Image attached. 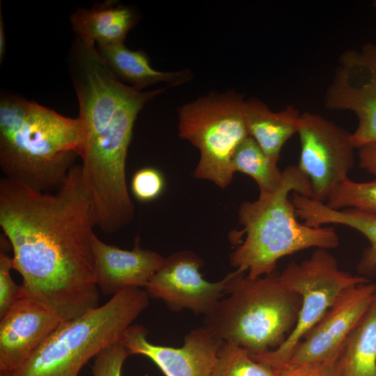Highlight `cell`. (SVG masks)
Wrapping results in <instances>:
<instances>
[{
  "label": "cell",
  "mask_w": 376,
  "mask_h": 376,
  "mask_svg": "<svg viewBox=\"0 0 376 376\" xmlns=\"http://www.w3.org/2000/svg\"><path fill=\"white\" fill-rule=\"evenodd\" d=\"M243 95L210 93L178 109L179 135L200 151L196 178L224 189L233 181L231 159L237 146L249 136Z\"/></svg>",
  "instance_id": "8992f818"
},
{
  "label": "cell",
  "mask_w": 376,
  "mask_h": 376,
  "mask_svg": "<svg viewBox=\"0 0 376 376\" xmlns=\"http://www.w3.org/2000/svg\"><path fill=\"white\" fill-rule=\"evenodd\" d=\"M84 146L81 120L10 93L0 98V168L5 178L33 189L60 185Z\"/></svg>",
  "instance_id": "7a4b0ae2"
},
{
  "label": "cell",
  "mask_w": 376,
  "mask_h": 376,
  "mask_svg": "<svg viewBox=\"0 0 376 376\" xmlns=\"http://www.w3.org/2000/svg\"><path fill=\"white\" fill-rule=\"evenodd\" d=\"M358 158L359 166L376 177V142L359 148Z\"/></svg>",
  "instance_id": "4316f807"
},
{
  "label": "cell",
  "mask_w": 376,
  "mask_h": 376,
  "mask_svg": "<svg viewBox=\"0 0 376 376\" xmlns=\"http://www.w3.org/2000/svg\"><path fill=\"white\" fill-rule=\"evenodd\" d=\"M234 172L244 173L256 182L260 194L276 192L284 180L283 171L274 164L250 135L235 148L231 159Z\"/></svg>",
  "instance_id": "ffe728a7"
},
{
  "label": "cell",
  "mask_w": 376,
  "mask_h": 376,
  "mask_svg": "<svg viewBox=\"0 0 376 376\" xmlns=\"http://www.w3.org/2000/svg\"><path fill=\"white\" fill-rule=\"evenodd\" d=\"M375 295L376 284L371 281L344 290L297 343L283 368L310 365L335 366L346 339Z\"/></svg>",
  "instance_id": "30bf717a"
},
{
  "label": "cell",
  "mask_w": 376,
  "mask_h": 376,
  "mask_svg": "<svg viewBox=\"0 0 376 376\" xmlns=\"http://www.w3.org/2000/svg\"><path fill=\"white\" fill-rule=\"evenodd\" d=\"M0 226L13 249V269L22 277L21 295L45 303L63 321L100 306L81 165L53 194L1 178Z\"/></svg>",
  "instance_id": "6da1fadb"
},
{
  "label": "cell",
  "mask_w": 376,
  "mask_h": 376,
  "mask_svg": "<svg viewBox=\"0 0 376 376\" xmlns=\"http://www.w3.org/2000/svg\"><path fill=\"white\" fill-rule=\"evenodd\" d=\"M93 246L97 285L106 296L128 288H145L165 260L153 251L141 248L138 236L132 250L106 244L95 234Z\"/></svg>",
  "instance_id": "5bb4252c"
},
{
  "label": "cell",
  "mask_w": 376,
  "mask_h": 376,
  "mask_svg": "<svg viewBox=\"0 0 376 376\" xmlns=\"http://www.w3.org/2000/svg\"><path fill=\"white\" fill-rule=\"evenodd\" d=\"M9 242L3 235L0 237V318L21 297V285L12 279V257L8 253Z\"/></svg>",
  "instance_id": "603a6c76"
},
{
  "label": "cell",
  "mask_w": 376,
  "mask_h": 376,
  "mask_svg": "<svg viewBox=\"0 0 376 376\" xmlns=\"http://www.w3.org/2000/svg\"><path fill=\"white\" fill-rule=\"evenodd\" d=\"M165 187L163 174L153 167L142 168L134 174L131 190L134 196L140 202L147 203L159 198Z\"/></svg>",
  "instance_id": "cb8c5ba5"
},
{
  "label": "cell",
  "mask_w": 376,
  "mask_h": 376,
  "mask_svg": "<svg viewBox=\"0 0 376 376\" xmlns=\"http://www.w3.org/2000/svg\"><path fill=\"white\" fill-rule=\"evenodd\" d=\"M4 26L1 9H0V63L2 62L6 52V35Z\"/></svg>",
  "instance_id": "83f0119b"
},
{
  "label": "cell",
  "mask_w": 376,
  "mask_h": 376,
  "mask_svg": "<svg viewBox=\"0 0 376 376\" xmlns=\"http://www.w3.org/2000/svg\"><path fill=\"white\" fill-rule=\"evenodd\" d=\"M76 36L88 43H124L128 31L135 24L132 10L115 1L97 3L89 8H78L70 17Z\"/></svg>",
  "instance_id": "e0dca14e"
},
{
  "label": "cell",
  "mask_w": 376,
  "mask_h": 376,
  "mask_svg": "<svg viewBox=\"0 0 376 376\" xmlns=\"http://www.w3.org/2000/svg\"><path fill=\"white\" fill-rule=\"evenodd\" d=\"M281 187L274 193L259 194L255 201H244L238 209L239 222L244 235L230 256L231 266L239 273L254 279L275 272L283 257L314 247L330 249L339 245L334 227H310L297 219L289 198L296 192L312 198L308 178L297 165L283 171Z\"/></svg>",
  "instance_id": "3957f363"
},
{
  "label": "cell",
  "mask_w": 376,
  "mask_h": 376,
  "mask_svg": "<svg viewBox=\"0 0 376 376\" xmlns=\"http://www.w3.org/2000/svg\"><path fill=\"white\" fill-rule=\"evenodd\" d=\"M203 260L190 251L174 253L166 258L145 290L149 297L162 299L169 309H189L207 315L226 295L230 274L219 281L209 282L200 272Z\"/></svg>",
  "instance_id": "8fae6325"
},
{
  "label": "cell",
  "mask_w": 376,
  "mask_h": 376,
  "mask_svg": "<svg viewBox=\"0 0 376 376\" xmlns=\"http://www.w3.org/2000/svg\"><path fill=\"white\" fill-rule=\"evenodd\" d=\"M297 134L301 145L297 166L309 179L312 198L324 203L354 166L351 133L319 114L305 111Z\"/></svg>",
  "instance_id": "ba28073f"
},
{
  "label": "cell",
  "mask_w": 376,
  "mask_h": 376,
  "mask_svg": "<svg viewBox=\"0 0 376 376\" xmlns=\"http://www.w3.org/2000/svg\"><path fill=\"white\" fill-rule=\"evenodd\" d=\"M210 376H279L269 366L253 359L242 347L221 341Z\"/></svg>",
  "instance_id": "44dd1931"
},
{
  "label": "cell",
  "mask_w": 376,
  "mask_h": 376,
  "mask_svg": "<svg viewBox=\"0 0 376 376\" xmlns=\"http://www.w3.org/2000/svg\"><path fill=\"white\" fill-rule=\"evenodd\" d=\"M96 49L111 71L121 81L129 83L138 91L158 83L177 86L192 78L188 70L161 72L153 69L145 52L130 50L124 43L96 45Z\"/></svg>",
  "instance_id": "ac0fdd59"
},
{
  "label": "cell",
  "mask_w": 376,
  "mask_h": 376,
  "mask_svg": "<svg viewBox=\"0 0 376 376\" xmlns=\"http://www.w3.org/2000/svg\"><path fill=\"white\" fill-rule=\"evenodd\" d=\"M324 203L334 210L354 208L376 216V178L366 182L347 178Z\"/></svg>",
  "instance_id": "7402d4cb"
},
{
  "label": "cell",
  "mask_w": 376,
  "mask_h": 376,
  "mask_svg": "<svg viewBox=\"0 0 376 376\" xmlns=\"http://www.w3.org/2000/svg\"><path fill=\"white\" fill-rule=\"evenodd\" d=\"M327 109L352 111L358 125L351 133L355 148L376 142V44L341 54L324 96Z\"/></svg>",
  "instance_id": "9c48e42d"
},
{
  "label": "cell",
  "mask_w": 376,
  "mask_h": 376,
  "mask_svg": "<svg viewBox=\"0 0 376 376\" xmlns=\"http://www.w3.org/2000/svg\"><path fill=\"white\" fill-rule=\"evenodd\" d=\"M130 355L127 349L120 342L107 347L95 357L93 376H122L123 365Z\"/></svg>",
  "instance_id": "d4e9b609"
},
{
  "label": "cell",
  "mask_w": 376,
  "mask_h": 376,
  "mask_svg": "<svg viewBox=\"0 0 376 376\" xmlns=\"http://www.w3.org/2000/svg\"><path fill=\"white\" fill-rule=\"evenodd\" d=\"M230 276L226 297L205 315L203 326L250 355L280 346L297 321L300 295L285 287L276 271L254 279L236 271Z\"/></svg>",
  "instance_id": "277c9868"
},
{
  "label": "cell",
  "mask_w": 376,
  "mask_h": 376,
  "mask_svg": "<svg viewBox=\"0 0 376 376\" xmlns=\"http://www.w3.org/2000/svg\"><path fill=\"white\" fill-rule=\"evenodd\" d=\"M372 5H373V8L376 10V0H374L372 2Z\"/></svg>",
  "instance_id": "f1b7e54d"
},
{
  "label": "cell",
  "mask_w": 376,
  "mask_h": 376,
  "mask_svg": "<svg viewBox=\"0 0 376 376\" xmlns=\"http://www.w3.org/2000/svg\"><path fill=\"white\" fill-rule=\"evenodd\" d=\"M0 318V375L20 366L64 322L45 303L26 295Z\"/></svg>",
  "instance_id": "4fadbf2b"
},
{
  "label": "cell",
  "mask_w": 376,
  "mask_h": 376,
  "mask_svg": "<svg viewBox=\"0 0 376 376\" xmlns=\"http://www.w3.org/2000/svg\"><path fill=\"white\" fill-rule=\"evenodd\" d=\"M335 371L337 376H376V295L346 339Z\"/></svg>",
  "instance_id": "d6986e66"
},
{
  "label": "cell",
  "mask_w": 376,
  "mask_h": 376,
  "mask_svg": "<svg viewBox=\"0 0 376 376\" xmlns=\"http://www.w3.org/2000/svg\"><path fill=\"white\" fill-rule=\"evenodd\" d=\"M281 283L297 293L301 305L297 321L284 342L278 347L250 355L276 372L288 363L293 350L345 289L371 281L362 275H354L338 267L336 258L324 249H315L301 263L292 262L279 274Z\"/></svg>",
  "instance_id": "52a82bcc"
},
{
  "label": "cell",
  "mask_w": 376,
  "mask_h": 376,
  "mask_svg": "<svg viewBox=\"0 0 376 376\" xmlns=\"http://www.w3.org/2000/svg\"><path fill=\"white\" fill-rule=\"evenodd\" d=\"M277 373L279 376H337L335 366L326 365L285 367Z\"/></svg>",
  "instance_id": "484cf974"
},
{
  "label": "cell",
  "mask_w": 376,
  "mask_h": 376,
  "mask_svg": "<svg viewBox=\"0 0 376 376\" xmlns=\"http://www.w3.org/2000/svg\"><path fill=\"white\" fill-rule=\"evenodd\" d=\"M148 330L132 324L120 343L130 354L150 359L165 376H210L221 343L203 325L189 332L180 347L155 345L147 339Z\"/></svg>",
  "instance_id": "7c38bea8"
},
{
  "label": "cell",
  "mask_w": 376,
  "mask_h": 376,
  "mask_svg": "<svg viewBox=\"0 0 376 376\" xmlns=\"http://www.w3.org/2000/svg\"><path fill=\"white\" fill-rule=\"evenodd\" d=\"M244 116L249 135L277 165L283 146L298 132L301 113L292 105L274 112L260 100L253 97L245 100Z\"/></svg>",
  "instance_id": "2e32d148"
},
{
  "label": "cell",
  "mask_w": 376,
  "mask_h": 376,
  "mask_svg": "<svg viewBox=\"0 0 376 376\" xmlns=\"http://www.w3.org/2000/svg\"><path fill=\"white\" fill-rule=\"evenodd\" d=\"M297 217L310 227L341 224L354 228L369 242L357 263V269L364 276L376 275V216L354 208L334 210L325 203L300 194L292 198Z\"/></svg>",
  "instance_id": "9a60e30c"
},
{
  "label": "cell",
  "mask_w": 376,
  "mask_h": 376,
  "mask_svg": "<svg viewBox=\"0 0 376 376\" xmlns=\"http://www.w3.org/2000/svg\"><path fill=\"white\" fill-rule=\"evenodd\" d=\"M148 304L145 289L117 293L82 316L63 322L20 366L0 376H79L91 359L120 343Z\"/></svg>",
  "instance_id": "5b68a950"
}]
</instances>
